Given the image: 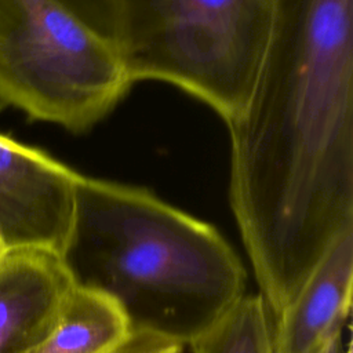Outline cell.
I'll use <instances>...</instances> for the list:
<instances>
[{"instance_id":"6da1fadb","label":"cell","mask_w":353,"mask_h":353,"mask_svg":"<svg viewBox=\"0 0 353 353\" xmlns=\"http://www.w3.org/2000/svg\"><path fill=\"white\" fill-rule=\"evenodd\" d=\"M230 141V207L277 317L353 233V0H274L265 55Z\"/></svg>"},{"instance_id":"7a4b0ae2","label":"cell","mask_w":353,"mask_h":353,"mask_svg":"<svg viewBox=\"0 0 353 353\" xmlns=\"http://www.w3.org/2000/svg\"><path fill=\"white\" fill-rule=\"evenodd\" d=\"M59 258L73 285L112 299L130 331L190 345L243 295L245 269L210 223L152 190L80 174Z\"/></svg>"},{"instance_id":"3957f363","label":"cell","mask_w":353,"mask_h":353,"mask_svg":"<svg viewBox=\"0 0 353 353\" xmlns=\"http://www.w3.org/2000/svg\"><path fill=\"white\" fill-rule=\"evenodd\" d=\"M273 7L274 0H113V40L132 84L175 85L229 124L252 92Z\"/></svg>"},{"instance_id":"277c9868","label":"cell","mask_w":353,"mask_h":353,"mask_svg":"<svg viewBox=\"0 0 353 353\" xmlns=\"http://www.w3.org/2000/svg\"><path fill=\"white\" fill-rule=\"evenodd\" d=\"M132 83L114 40L65 0H0V105L80 134Z\"/></svg>"},{"instance_id":"5b68a950","label":"cell","mask_w":353,"mask_h":353,"mask_svg":"<svg viewBox=\"0 0 353 353\" xmlns=\"http://www.w3.org/2000/svg\"><path fill=\"white\" fill-rule=\"evenodd\" d=\"M80 172L0 132V241L61 252Z\"/></svg>"},{"instance_id":"8992f818","label":"cell","mask_w":353,"mask_h":353,"mask_svg":"<svg viewBox=\"0 0 353 353\" xmlns=\"http://www.w3.org/2000/svg\"><path fill=\"white\" fill-rule=\"evenodd\" d=\"M72 287L55 251L4 250L0 255V353H28L41 343Z\"/></svg>"},{"instance_id":"52a82bcc","label":"cell","mask_w":353,"mask_h":353,"mask_svg":"<svg viewBox=\"0 0 353 353\" xmlns=\"http://www.w3.org/2000/svg\"><path fill=\"white\" fill-rule=\"evenodd\" d=\"M353 287V233L336 240L276 317L273 353H327L342 336Z\"/></svg>"},{"instance_id":"ba28073f","label":"cell","mask_w":353,"mask_h":353,"mask_svg":"<svg viewBox=\"0 0 353 353\" xmlns=\"http://www.w3.org/2000/svg\"><path fill=\"white\" fill-rule=\"evenodd\" d=\"M128 332V323L112 299L73 285L52 331L28 353H102Z\"/></svg>"},{"instance_id":"9c48e42d","label":"cell","mask_w":353,"mask_h":353,"mask_svg":"<svg viewBox=\"0 0 353 353\" xmlns=\"http://www.w3.org/2000/svg\"><path fill=\"white\" fill-rule=\"evenodd\" d=\"M261 295H243L189 346L193 353H273V327Z\"/></svg>"},{"instance_id":"30bf717a","label":"cell","mask_w":353,"mask_h":353,"mask_svg":"<svg viewBox=\"0 0 353 353\" xmlns=\"http://www.w3.org/2000/svg\"><path fill=\"white\" fill-rule=\"evenodd\" d=\"M182 345L149 331H130L120 342L102 353H181Z\"/></svg>"},{"instance_id":"8fae6325","label":"cell","mask_w":353,"mask_h":353,"mask_svg":"<svg viewBox=\"0 0 353 353\" xmlns=\"http://www.w3.org/2000/svg\"><path fill=\"white\" fill-rule=\"evenodd\" d=\"M85 22L113 39V0H65Z\"/></svg>"},{"instance_id":"7c38bea8","label":"cell","mask_w":353,"mask_h":353,"mask_svg":"<svg viewBox=\"0 0 353 353\" xmlns=\"http://www.w3.org/2000/svg\"><path fill=\"white\" fill-rule=\"evenodd\" d=\"M327 353H350V349L347 347V350L346 352H343V349H342V342L339 341L334 347H331Z\"/></svg>"},{"instance_id":"4fadbf2b","label":"cell","mask_w":353,"mask_h":353,"mask_svg":"<svg viewBox=\"0 0 353 353\" xmlns=\"http://www.w3.org/2000/svg\"><path fill=\"white\" fill-rule=\"evenodd\" d=\"M4 250H6V248H4V245H3V243H1V241H0V255H1V254H3V252H4Z\"/></svg>"}]
</instances>
